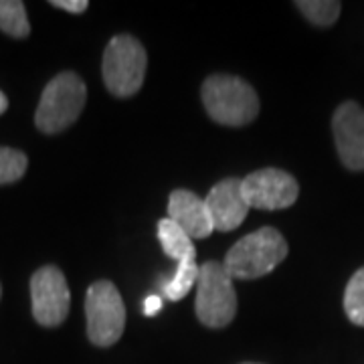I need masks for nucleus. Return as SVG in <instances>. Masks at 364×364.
<instances>
[{"label": "nucleus", "mask_w": 364, "mask_h": 364, "mask_svg": "<svg viewBox=\"0 0 364 364\" xmlns=\"http://www.w3.org/2000/svg\"><path fill=\"white\" fill-rule=\"evenodd\" d=\"M28 158L25 152L0 146V184H13L25 176Z\"/></svg>", "instance_id": "nucleus-17"}, {"label": "nucleus", "mask_w": 364, "mask_h": 364, "mask_svg": "<svg viewBox=\"0 0 364 364\" xmlns=\"http://www.w3.org/2000/svg\"><path fill=\"white\" fill-rule=\"evenodd\" d=\"M33 316L41 326L55 328L63 324L71 308V294L63 272L55 265H45L31 277Z\"/></svg>", "instance_id": "nucleus-7"}, {"label": "nucleus", "mask_w": 364, "mask_h": 364, "mask_svg": "<svg viewBox=\"0 0 364 364\" xmlns=\"http://www.w3.org/2000/svg\"><path fill=\"white\" fill-rule=\"evenodd\" d=\"M168 219L176 223L191 239H205L215 231L205 198L191 191H172L168 198Z\"/></svg>", "instance_id": "nucleus-11"}, {"label": "nucleus", "mask_w": 364, "mask_h": 364, "mask_svg": "<svg viewBox=\"0 0 364 364\" xmlns=\"http://www.w3.org/2000/svg\"><path fill=\"white\" fill-rule=\"evenodd\" d=\"M148 57L138 39L130 35H117L107 43L104 53V83L116 97H130L144 85Z\"/></svg>", "instance_id": "nucleus-5"}, {"label": "nucleus", "mask_w": 364, "mask_h": 364, "mask_svg": "<svg viewBox=\"0 0 364 364\" xmlns=\"http://www.w3.org/2000/svg\"><path fill=\"white\" fill-rule=\"evenodd\" d=\"M203 104L207 114L221 126L239 128L259 114L257 91L245 79L235 75H210L203 83Z\"/></svg>", "instance_id": "nucleus-2"}, {"label": "nucleus", "mask_w": 364, "mask_h": 364, "mask_svg": "<svg viewBox=\"0 0 364 364\" xmlns=\"http://www.w3.org/2000/svg\"><path fill=\"white\" fill-rule=\"evenodd\" d=\"M215 231H233L245 221L249 205L243 195V186L239 178H225L217 182L205 198Z\"/></svg>", "instance_id": "nucleus-10"}, {"label": "nucleus", "mask_w": 364, "mask_h": 364, "mask_svg": "<svg viewBox=\"0 0 364 364\" xmlns=\"http://www.w3.org/2000/svg\"><path fill=\"white\" fill-rule=\"evenodd\" d=\"M243 364H257V363H243Z\"/></svg>", "instance_id": "nucleus-21"}, {"label": "nucleus", "mask_w": 364, "mask_h": 364, "mask_svg": "<svg viewBox=\"0 0 364 364\" xmlns=\"http://www.w3.org/2000/svg\"><path fill=\"white\" fill-rule=\"evenodd\" d=\"M284 235L273 227H263L239 239L225 255V269L233 279H257L272 273L287 257Z\"/></svg>", "instance_id": "nucleus-1"}, {"label": "nucleus", "mask_w": 364, "mask_h": 364, "mask_svg": "<svg viewBox=\"0 0 364 364\" xmlns=\"http://www.w3.org/2000/svg\"><path fill=\"white\" fill-rule=\"evenodd\" d=\"M162 310V299L160 296H148L144 299V314L146 316H156Z\"/></svg>", "instance_id": "nucleus-19"}, {"label": "nucleus", "mask_w": 364, "mask_h": 364, "mask_svg": "<svg viewBox=\"0 0 364 364\" xmlns=\"http://www.w3.org/2000/svg\"><path fill=\"white\" fill-rule=\"evenodd\" d=\"M296 6L316 26H332L342 11V4L336 0H298Z\"/></svg>", "instance_id": "nucleus-15"}, {"label": "nucleus", "mask_w": 364, "mask_h": 364, "mask_svg": "<svg viewBox=\"0 0 364 364\" xmlns=\"http://www.w3.org/2000/svg\"><path fill=\"white\" fill-rule=\"evenodd\" d=\"M198 273H200V265H196V259L182 261L176 267V273L170 279L162 282V294L172 301H178L193 289V286H196Z\"/></svg>", "instance_id": "nucleus-14"}, {"label": "nucleus", "mask_w": 364, "mask_h": 364, "mask_svg": "<svg viewBox=\"0 0 364 364\" xmlns=\"http://www.w3.org/2000/svg\"><path fill=\"white\" fill-rule=\"evenodd\" d=\"M51 4L57 6V9H63L67 13L73 14L85 13L90 9V2L87 0H51Z\"/></svg>", "instance_id": "nucleus-18"}, {"label": "nucleus", "mask_w": 364, "mask_h": 364, "mask_svg": "<svg viewBox=\"0 0 364 364\" xmlns=\"http://www.w3.org/2000/svg\"><path fill=\"white\" fill-rule=\"evenodd\" d=\"M344 312L352 324L364 328V267L352 275L344 289Z\"/></svg>", "instance_id": "nucleus-16"}, {"label": "nucleus", "mask_w": 364, "mask_h": 364, "mask_svg": "<svg viewBox=\"0 0 364 364\" xmlns=\"http://www.w3.org/2000/svg\"><path fill=\"white\" fill-rule=\"evenodd\" d=\"M332 132L340 162L348 170H364V109L356 102L338 105L332 117Z\"/></svg>", "instance_id": "nucleus-9"}, {"label": "nucleus", "mask_w": 364, "mask_h": 364, "mask_svg": "<svg viewBox=\"0 0 364 364\" xmlns=\"http://www.w3.org/2000/svg\"><path fill=\"white\" fill-rule=\"evenodd\" d=\"M85 318L91 344L107 348L122 338L126 326V308L112 282L102 279L91 284L85 296Z\"/></svg>", "instance_id": "nucleus-6"}, {"label": "nucleus", "mask_w": 364, "mask_h": 364, "mask_svg": "<svg viewBox=\"0 0 364 364\" xmlns=\"http://www.w3.org/2000/svg\"><path fill=\"white\" fill-rule=\"evenodd\" d=\"M87 100V87L83 79L73 71L59 73L43 90L35 124L43 134H59L73 126L81 116Z\"/></svg>", "instance_id": "nucleus-3"}, {"label": "nucleus", "mask_w": 364, "mask_h": 364, "mask_svg": "<svg viewBox=\"0 0 364 364\" xmlns=\"http://www.w3.org/2000/svg\"><path fill=\"white\" fill-rule=\"evenodd\" d=\"M233 282V277L219 261H207L200 265L195 304L200 324L207 328H225L233 322L237 314V294Z\"/></svg>", "instance_id": "nucleus-4"}, {"label": "nucleus", "mask_w": 364, "mask_h": 364, "mask_svg": "<svg viewBox=\"0 0 364 364\" xmlns=\"http://www.w3.org/2000/svg\"><path fill=\"white\" fill-rule=\"evenodd\" d=\"M243 195L249 208L279 210L291 207L299 196L298 181L279 168H263L247 174L243 181Z\"/></svg>", "instance_id": "nucleus-8"}, {"label": "nucleus", "mask_w": 364, "mask_h": 364, "mask_svg": "<svg viewBox=\"0 0 364 364\" xmlns=\"http://www.w3.org/2000/svg\"><path fill=\"white\" fill-rule=\"evenodd\" d=\"M158 239L162 243L164 253L174 261H193L196 259V249L193 245V239L182 231L181 227L170 219L158 221Z\"/></svg>", "instance_id": "nucleus-12"}, {"label": "nucleus", "mask_w": 364, "mask_h": 364, "mask_svg": "<svg viewBox=\"0 0 364 364\" xmlns=\"http://www.w3.org/2000/svg\"><path fill=\"white\" fill-rule=\"evenodd\" d=\"M0 296H2V287H0Z\"/></svg>", "instance_id": "nucleus-22"}, {"label": "nucleus", "mask_w": 364, "mask_h": 364, "mask_svg": "<svg viewBox=\"0 0 364 364\" xmlns=\"http://www.w3.org/2000/svg\"><path fill=\"white\" fill-rule=\"evenodd\" d=\"M0 31L14 39H25L31 33L25 4L21 0H0Z\"/></svg>", "instance_id": "nucleus-13"}, {"label": "nucleus", "mask_w": 364, "mask_h": 364, "mask_svg": "<svg viewBox=\"0 0 364 364\" xmlns=\"http://www.w3.org/2000/svg\"><path fill=\"white\" fill-rule=\"evenodd\" d=\"M6 109H9V100H6V95H4V93L0 91V116H2V114H4Z\"/></svg>", "instance_id": "nucleus-20"}]
</instances>
